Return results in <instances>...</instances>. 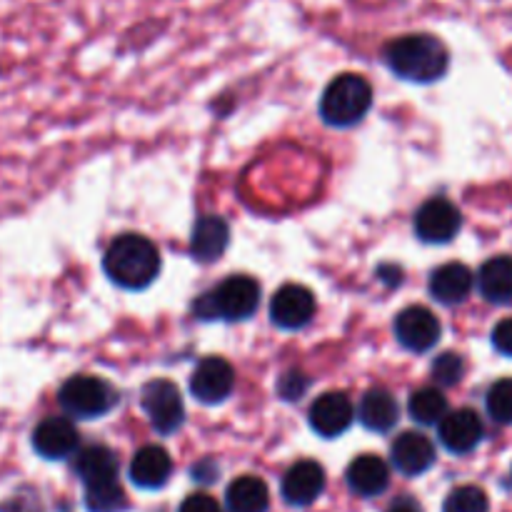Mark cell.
<instances>
[{
	"label": "cell",
	"instance_id": "1",
	"mask_svg": "<svg viewBox=\"0 0 512 512\" xmlns=\"http://www.w3.org/2000/svg\"><path fill=\"white\" fill-rule=\"evenodd\" d=\"M383 58L398 78L410 80V83H435L443 78L450 65L443 40L428 33L400 35L390 40L383 50Z\"/></svg>",
	"mask_w": 512,
	"mask_h": 512
},
{
	"label": "cell",
	"instance_id": "2",
	"mask_svg": "<svg viewBox=\"0 0 512 512\" xmlns=\"http://www.w3.org/2000/svg\"><path fill=\"white\" fill-rule=\"evenodd\" d=\"M103 268L118 288L145 290L158 278L160 253L145 235L123 233L105 250Z\"/></svg>",
	"mask_w": 512,
	"mask_h": 512
},
{
	"label": "cell",
	"instance_id": "3",
	"mask_svg": "<svg viewBox=\"0 0 512 512\" xmlns=\"http://www.w3.org/2000/svg\"><path fill=\"white\" fill-rule=\"evenodd\" d=\"M260 305V285L250 275H230L215 290L200 295L193 313L200 320H248Z\"/></svg>",
	"mask_w": 512,
	"mask_h": 512
},
{
	"label": "cell",
	"instance_id": "4",
	"mask_svg": "<svg viewBox=\"0 0 512 512\" xmlns=\"http://www.w3.org/2000/svg\"><path fill=\"white\" fill-rule=\"evenodd\" d=\"M373 108V85L358 73H343L325 88L320 118L333 128H353Z\"/></svg>",
	"mask_w": 512,
	"mask_h": 512
},
{
	"label": "cell",
	"instance_id": "5",
	"mask_svg": "<svg viewBox=\"0 0 512 512\" xmlns=\"http://www.w3.org/2000/svg\"><path fill=\"white\" fill-rule=\"evenodd\" d=\"M58 403L70 418L93 420L110 413L118 403V395H115L113 385L98 375H73L60 388Z\"/></svg>",
	"mask_w": 512,
	"mask_h": 512
},
{
	"label": "cell",
	"instance_id": "6",
	"mask_svg": "<svg viewBox=\"0 0 512 512\" xmlns=\"http://www.w3.org/2000/svg\"><path fill=\"white\" fill-rule=\"evenodd\" d=\"M140 403H143L150 425L160 435L178 433L185 420V405L178 385L170 383V380H150L143 388Z\"/></svg>",
	"mask_w": 512,
	"mask_h": 512
},
{
	"label": "cell",
	"instance_id": "7",
	"mask_svg": "<svg viewBox=\"0 0 512 512\" xmlns=\"http://www.w3.org/2000/svg\"><path fill=\"white\" fill-rule=\"evenodd\" d=\"M463 215L448 198H430L415 213V233L423 243L443 245L460 233Z\"/></svg>",
	"mask_w": 512,
	"mask_h": 512
},
{
	"label": "cell",
	"instance_id": "8",
	"mask_svg": "<svg viewBox=\"0 0 512 512\" xmlns=\"http://www.w3.org/2000/svg\"><path fill=\"white\" fill-rule=\"evenodd\" d=\"M235 388V370L225 358L210 355L195 365L190 375V393L203 405H218L228 400Z\"/></svg>",
	"mask_w": 512,
	"mask_h": 512
},
{
	"label": "cell",
	"instance_id": "9",
	"mask_svg": "<svg viewBox=\"0 0 512 512\" xmlns=\"http://www.w3.org/2000/svg\"><path fill=\"white\" fill-rule=\"evenodd\" d=\"M440 333V320L435 318L433 310L423 308V305H413L405 308L403 313L395 318V338L410 353H428L438 345Z\"/></svg>",
	"mask_w": 512,
	"mask_h": 512
},
{
	"label": "cell",
	"instance_id": "10",
	"mask_svg": "<svg viewBox=\"0 0 512 512\" xmlns=\"http://www.w3.org/2000/svg\"><path fill=\"white\" fill-rule=\"evenodd\" d=\"M315 308L318 303H315L313 290L298 283H288L270 300V320L280 330H300L313 320Z\"/></svg>",
	"mask_w": 512,
	"mask_h": 512
},
{
	"label": "cell",
	"instance_id": "11",
	"mask_svg": "<svg viewBox=\"0 0 512 512\" xmlns=\"http://www.w3.org/2000/svg\"><path fill=\"white\" fill-rule=\"evenodd\" d=\"M80 435L68 418H45L33 430V448L45 460H65L78 450Z\"/></svg>",
	"mask_w": 512,
	"mask_h": 512
},
{
	"label": "cell",
	"instance_id": "12",
	"mask_svg": "<svg viewBox=\"0 0 512 512\" xmlns=\"http://www.w3.org/2000/svg\"><path fill=\"white\" fill-rule=\"evenodd\" d=\"M355 405L345 393H325L310 405V428L320 438H338L353 425Z\"/></svg>",
	"mask_w": 512,
	"mask_h": 512
},
{
	"label": "cell",
	"instance_id": "13",
	"mask_svg": "<svg viewBox=\"0 0 512 512\" xmlns=\"http://www.w3.org/2000/svg\"><path fill=\"white\" fill-rule=\"evenodd\" d=\"M438 430L440 443L455 455H465L470 453V450H475L485 435L483 420H480V415L470 408L445 413V418L438 423Z\"/></svg>",
	"mask_w": 512,
	"mask_h": 512
},
{
	"label": "cell",
	"instance_id": "14",
	"mask_svg": "<svg viewBox=\"0 0 512 512\" xmlns=\"http://www.w3.org/2000/svg\"><path fill=\"white\" fill-rule=\"evenodd\" d=\"M390 460H393L398 473L415 478V475H423L433 468L435 445L428 435L408 430V433L395 438L393 448H390Z\"/></svg>",
	"mask_w": 512,
	"mask_h": 512
},
{
	"label": "cell",
	"instance_id": "15",
	"mask_svg": "<svg viewBox=\"0 0 512 512\" xmlns=\"http://www.w3.org/2000/svg\"><path fill=\"white\" fill-rule=\"evenodd\" d=\"M325 488V470L313 460H300L285 473L283 478V498L288 505L305 508L315 503Z\"/></svg>",
	"mask_w": 512,
	"mask_h": 512
},
{
	"label": "cell",
	"instance_id": "16",
	"mask_svg": "<svg viewBox=\"0 0 512 512\" xmlns=\"http://www.w3.org/2000/svg\"><path fill=\"white\" fill-rule=\"evenodd\" d=\"M173 475V460L168 450L160 445H145L133 455L130 463V480L143 490H158Z\"/></svg>",
	"mask_w": 512,
	"mask_h": 512
},
{
	"label": "cell",
	"instance_id": "17",
	"mask_svg": "<svg viewBox=\"0 0 512 512\" xmlns=\"http://www.w3.org/2000/svg\"><path fill=\"white\" fill-rule=\"evenodd\" d=\"M230 243V228L218 215H203L195 223L193 238H190V255L198 263H215L225 253Z\"/></svg>",
	"mask_w": 512,
	"mask_h": 512
},
{
	"label": "cell",
	"instance_id": "18",
	"mask_svg": "<svg viewBox=\"0 0 512 512\" xmlns=\"http://www.w3.org/2000/svg\"><path fill=\"white\" fill-rule=\"evenodd\" d=\"M358 418L370 433H390L400 418L398 400L388 388H370L360 400Z\"/></svg>",
	"mask_w": 512,
	"mask_h": 512
},
{
	"label": "cell",
	"instance_id": "19",
	"mask_svg": "<svg viewBox=\"0 0 512 512\" xmlns=\"http://www.w3.org/2000/svg\"><path fill=\"white\" fill-rule=\"evenodd\" d=\"M473 273H470L468 265L463 263H448L440 265L433 275H430V295H433L438 303L443 305H458L473 290Z\"/></svg>",
	"mask_w": 512,
	"mask_h": 512
},
{
	"label": "cell",
	"instance_id": "20",
	"mask_svg": "<svg viewBox=\"0 0 512 512\" xmlns=\"http://www.w3.org/2000/svg\"><path fill=\"white\" fill-rule=\"evenodd\" d=\"M345 478H348L353 493L363 495V498H375V495L385 493V488H388L390 468L378 455H360L348 465Z\"/></svg>",
	"mask_w": 512,
	"mask_h": 512
},
{
	"label": "cell",
	"instance_id": "21",
	"mask_svg": "<svg viewBox=\"0 0 512 512\" xmlns=\"http://www.w3.org/2000/svg\"><path fill=\"white\" fill-rule=\"evenodd\" d=\"M75 475L85 485L118 480V455L110 448H105V445H88L75 458Z\"/></svg>",
	"mask_w": 512,
	"mask_h": 512
},
{
	"label": "cell",
	"instance_id": "22",
	"mask_svg": "<svg viewBox=\"0 0 512 512\" xmlns=\"http://www.w3.org/2000/svg\"><path fill=\"white\" fill-rule=\"evenodd\" d=\"M478 288L485 300L495 305L510 303L512 300V258L498 255L490 258L478 273Z\"/></svg>",
	"mask_w": 512,
	"mask_h": 512
},
{
	"label": "cell",
	"instance_id": "23",
	"mask_svg": "<svg viewBox=\"0 0 512 512\" xmlns=\"http://www.w3.org/2000/svg\"><path fill=\"white\" fill-rule=\"evenodd\" d=\"M225 500H228L230 512H268L270 490L255 475H243L228 485Z\"/></svg>",
	"mask_w": 512,
	"mask_h": 512
},
{
	"label": "cell",
	"instance_id": "24",
	"mask_svg": "<svg viewBox=\"0 0 512 512\" xmlns=\"http://www.w3.org/2000/svg\"><path fill=\"white\" fill-rule=\"evenodd\" d=\"M408 413L420 425H438L448 413V400L438 388H420L410 395Z\"/></svg>",
	"mask_w": 512,
	"mask_h": 512
},
{
	"label": "cell",
	"instance_id": "25",
	"mask_svg": "<svg viewBox=\"0 0 512 512\" xmlns=\"http://www.w3.org/2000/svg\"><path fill=\"white\" fill-rule=\"evenodd\" d=\"M85 505L90 512H120L125 510V493L118 480L85 485Z\"/></svg>",
	"mask_w": 512,
	"mask_h": 512
},
{
	"label": "cell",
	"instance_id": "26",
	"mask_svg": "<svg viewBox=\"0 0 512 512\" xmlns=\"http://www.w3.org/2000/svg\"><path fill=\"white\" fill-rule=\"evenodd\" d=\"M443 512H490V500L478 485H460L445 498Z\"/></svg>",
	"mask_w": 512,
	"mask_h": 512
},
{
	"label": "cell",
	"instance_id": "27",
	"mask_svg": "<svg viewBox=\"0 0 512 512\" xmlns=\"http://www.w3.org/2000/svg\"><path fill=\"white\" fill-rule=\"evenodd\" d=\"M488 415L500 425H512V378H503L488 390Z\"/></svg>",
	"mask_w": 512,
	"mask_h": 512
},
{
	"label": "cell",
	"instance_id": "28",
	"mask_svg": "<svg viewBox=\"0 0 512 512\" xmlns=\"http://www.w3.org/2000/svg\"><path fill=\"white\" fill-rule=\"evenodd\" d=\"M465 373V363L458 353H443L440 358H435L433 363V380L438 385H455L460 383Z\"/></svg>",
	"mask_w": 512,
	"mask_h": 512
},
{
	"label": "cell",
	"instance_id": "29",
	"mask_svg": "<svg viewBox=\"0 0 512 512\" xmlns=\"http://www.w3.org/2000/svg\"><path fill=\"white\" fill-rule=\"evenodd\" d=\"M0 512H43V503L35 490L23 488L0 503Z\"/></svg>",
	"mask_w": 512,
	"mask_h": 512
},
{
	"label": "cell",
	"instance_id": "30",
	"mask_svg": "<svg viewBox=\"0 0 512 512\" xmlns=\"http://www.w3.org/2000/svg\"><path fill=\"white\" fill-rule=\"evenodd\" d=\"M493 345L498 353L508 355L512 358V318L508 320H500L493 330Z\"/></svg>",
	"mask_w": 512,
	"mask_h": 512
},
{
	"label": "cell",
	"instance_id": "31",
	"mask_svg": "<svg viewBox=\"0 0 512 512\" xmlns=\"http://www.w3.org/2000/svg\"><path fill=\"white\" fill-rule=\"evenodd\" d=\"M178 512H220V505L215 503L210 495L195 493V495H190V498L183 500V505H180Z\"/></svg>",
	"mask_w": 512,
	"mask_h": 512
},
{
	"label": "cell",
	"instance_id": "32",
	"mask_svg": "<svg viewBox=\"0 0 512 512\" xmlns=\"http://www.w3.org/2000/svg\"><path fill=\"white\" fill-rule=\"evenodd\" d=\"M388 512H420V508L413 503V500H400V503H395Z\"/></svg>",
	"mask_w": 512,
	"mask_h": 512
}]
</instances>
